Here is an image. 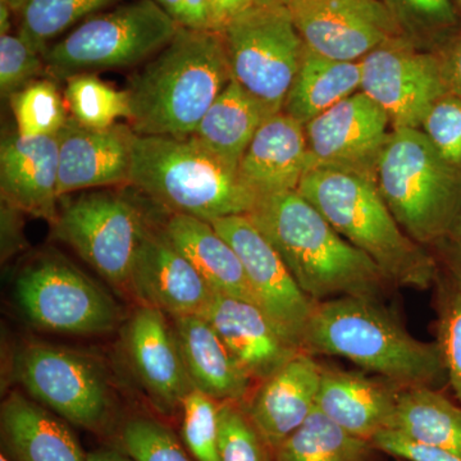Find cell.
Wrapping results in <instances>:
<instances>
[{"mask_svg": "<svg viewBox=\"0 0 461 461\" xmlns=\"http://www.w3.org/2000/svg\"><path fill=\"white\" fill-rule=\"evenodd\" d=\"M302 348L345 357L399 386L447 382L438 345L414 338L381 299L341 296L315 303Z\"/></svg>", "mask_w": 461, "mask_h": 461, "instance_id": "cell-3", "label": "cell"}, {"mask_svg": "<svg viewBox=\"0 0 461 461\" xmlns=\"http://www.w3.org/2000/svg\"><path fill=\"white\" fill-rule=\"evenodd\" d=\"M47 75L44 57L18 33L0 35V93L11 98L26 85Z\"/></svg>", "mask_w": 461, "mask_h": 461, "instance_id": "cell-39", "label": "cell"}, {"mask_svg": "<svg viewBox=\"0 0 461 461\" xmlns=\"http://www.w3.org/2000/svg\"><path fill=\"white\" fill-rule=\"evenodd\" d=\"M218 454L220 461H275V450L251 420L245 402H220Z\"/></svg>", "mask_w": 461, "mask_h": 461, "instance_id": "cell-35", "label": "cell"}, {"mask_svg": "<svg viewBox=\"0 0 461 461\" xmlns=\"http://www.w3.org/2000/svg\"><path fill=\"white\" fill-rule=\"evenodd\" d=\"M132 296L140 305L169 318L204 313L214 291L177 248L165 230L149 224L136 254L131 277Z\"/></svg>", "mask_w": 461, "mask_h": 461, "instance_id": "cell-18", "label": "cell"}, {"mask_svg": "<svg viewBox=\"0 0 461 461\" xmlns=\"http://www.w3.org/2000/svg\"><path fill=\"white\" fill-rule=\"evenodd\" d=\"M168 318L158 309L139 305L124 330V346L149 399L163 414L173 415L195 386Z\"/></svg>", "mask_w": 461, "mask_h": 461, "instance_id": "cell-16", "label": "cell"}, {"mask_svg": "<svg viewBox=\"0 0 461 461\" xmlns=\"http://www.w3.org/2000/svg\"><path fill=\"white\" fill-rule=\"evenodd\" d=\"M436 330L448 384L461 402V287L451 280L439 286Z\"/></svg>", "mask_w": 461, "mask_h": 461, "instance_id": "cell-38", "label": "cell"}, {"mask_svg": "<svg viewBox=\"0 0 461 461\" xmlns=\"http://www.w3.org/2000/svg\"><path fill=\"white\" fill-rule=\"evenodd\" d=\"M14 296L27 321L47 332L93 336L121 320L113 299L74 264L44 256L18 275Z\"/></svg>", "mask_w": 461, "mask_h": 461, "instance_id": "cell-11", "label": "cell"}, {"mask_svg": "<svg viewBox=\"0 0 461 461\" xmlns=\"http://www.w3.org/2000/svg\"><path fill=\"white\" fill-rule=\"evenodd\" d=\"M362 91L395 129H420L430 107L448 93L438 50L405 36L390 39L360 60Z\"/></svg>", "mask_w": 461, "mask_h": 461, "instance_id": "cell-12", "label": "cell"}, {"mask_svg": "<svg viewBox=\"0 0 461 461\" xmlns=\"http://www.w3.org/2000/svg\"><path fill=\"white\" fill-rule=\"evenodd\" d=\"M287 8L305 47L330 59L360 62L403 36L381 0H293Z\"/></svg>", "mask_w": 461, "mask_h": 461, "instance_id": "cell-14", "label": "cell"}, {"mask_svg": "<svg viewBox=\"0 0 461 461\" xmlns=\"http://www.w3.org/2000/svg\"><path fill=\"white\" fill-rule=\"evenodd\" d=\"M180 26L154 0H132L78 23L42 54L54 80L126 68L150 59Z\"/></svg>", "mask_w": 461, "mask_h": 461, "instance_id": "cell-7", "label": "cell"}, {"mask_svg": "<svg viewBox=\"0 0 461 461\" xmlns=\"http://www.w3.org/2000/svg\"><path fill=\"white\" fill-rule=\"evenodd\" d=\"M169 17L184 29L212 30L213 21L206 0H154Z\"/></svg>", "mask_w": 461, "mask_h": 461, "instance_id": "cell-42", "label": "cell"}, {"mask_svg": "<svg viewBox=\"0 0 461 461\" xmlns=\"http://www.w3.org/2000/svg\"><path fill=\"white\" fill-rule=\"evenodd\" d=\"M135 138L129 123L93 129L68 115L58 132L59 198L80 191L130 185Z\"/></svg>", "mask_w": 461, "mask_h": 461, "instance_id": "cell-17", "label": "cell"}, {"mask_svg": "<svg viewBox=\"0 0 461 461\" xmlns=\"http://www.w3.org/2000/svg\"><path fill=\"white\" fill-rule=\"evenodd\" d=\"M86 461H135L126 451L114 448H98L87 454Z\"/></svg>", "mask_w": 461, "mask_h": 461, "instance_id": "cell-47", "label": "cell"}, {"mask_svg": "<svg viewBox=\"0 0 461 461\" xmlns=\"http://www.w3.org/2000/svg\"><path fill=\"white\" fill-rule=\"evenodd\" d=\"M446 254H447L448 269H450V280L461 287V208L453 229L445 239Z\"/></svg>", "mask_w": 461, "mask_h": 461, "instance_id": "cell-46", "label": "cell"}, {"mask_svg": "<svg viewBox=\"0 0 461 461\" xmlns=\"http://www.w3.org/2000/svg\"><path fill=\"white\" fill-rule=\"evenodd\" d=\"M202 315L254 382L268 378L303 351L288 341L262 308L247 300L214 293Z\"/></svg>", "mask_w": 461, "mask_h": 461, "instance_id": "cell-19", "label": "cell"}, {"mask_svg": "<svg viewBox=\"0 0 461 461\" xmlns=\"http://www.w3.org/2000/svg\"><path fill=\"white\" fill-rule=\"evenodd\" d=\"M130 186L171 214L190 215L209 223L251 213L259 200L238 169L191 136L136 133Z\"/></svg>", "mask_w": 461, "mask_h": 461, "instance_id": "cell-5", "label": "cell"}, {"mask_svg": "<svg viewBox=\"0 0 461 461\" xmlns=\"http://www.w3.org/2000/svg\"><path fill=\"white\" fill-rule=\"evenodd\" d=\"M222 238L235 249L257 304L300 350L313 300L303 293L281 257L248 214L230 215L212 222Z\"/></svg>", "mask_w": 461, "mask_h": 461, "instance_id": "cell-13", "label": "cell"}, {"mask_svg": "<svg viewBox=\"0 0 461 461\" xmlns=\"http://www.w3.org/2000/svg\"><path fill=\"white\" fill-rule=\"evenodd\" d=\"M0 461H11L8 459L7 456H5V455H0Z\"/></svg>", "mask_w": 461, "mask_h": 461, "instance_id": "cell-52", "label": "cell"}, {"mask_svg": "<svg viewBox=\"0 0 461 461\" xmlns=\"http://www.w3.org/2000/svg\"><path fill=\"white\" fill-rule=\"evenodd\" d=\"M420 130L442 159L461 173V98L447 93L437 100Z\"/></svg>", "mask_w": 461, "mask_h": 461, "instance_id": "cell-40", "label": "cell"}, {"mask_svg": "<svg viewBox=\"0 0 461 461\" xmlns=\"http://www.w3.org/2000/svg\"><path fill=\"white\" fill-rule=\"evenodd\" d=\"M14 373L33 400L67 423L96 435L111 426L113 397L98 360L59 346L32 342L17 354Z\"/></svg>", "mask_w": 461, "mask_h": 461, "instance_id": "cell-10", "label": "cell"}, {"mask_svg": "<svg viewBox=\"0 0 461 461\" xmlns=\"http://www.w3.org/2000/svg\"><path fill=\"white\" fill-rule=\"evenodd\" d=\"M63 93L68 113L77 122L93 129H105L129 120L126 91L114 89L95 74H78L66 78Z\"/></svg>", "mask_w": 461, "mask_h": 461, "instance_id": "cell-32", "label": "cell"}, {"mask_svg": "<svg viewBox=\"0 0 461 461\" xmlns=\"http://www.w3.org/2000/svg\"><path fill=\"white\" fill-rule=\"evenodd\" d=\"M218 408L220 402L198 388L182 402V444L195 461H220Z\"/></svg>", "mask_w": 461, "mask_h": 461, "instance_id": "cell-37", "label": "cell"}, {"mask_svg": "<svg viewBox=\"0 0 461 461\" xmlns=\"http://www.w3.org/2000/svg\"><path fill=\"white\" fill-rule=\"evenodd\" d=\"M222 33L232 80L269 113H280L306 48L288 8L256 5Z\"/></svg>", "mask_w": 461, "mask_h": 461, "instance_id": "cell-9", "label": "cell"}, {"mask_svg": "<svg viewBox=\"0 0 461 461\" xmlns=\"http://www.w3.org/2000/svg\"><path fill=\"white\" fill-rule=\"evenodd\" d=\"M11 14H14L11 8L5 3L0 2V35L9 33V30H11Z\"/></svg>", "mask_w": 461, "mask_h": 461, "instance_id": "cell-48", "label": "cell"}, {"mask_svg": "<svg viewBox=\"0 0 461 461\" xmlns=\"http://www.w3.org/2000/svg\"><path fill=\"white\" fill-rule=\"evenodd\" d=\"M395 461H411V460L402 459V457H396Z\"/></svg>", "mask_w": 461, "mask_h": 461, "instance_id": "cell-53", "label": "cell"}, {"mask_svg": "<svg viewBox=\"0 0 461 461\" xmlns=\"http://www.w3.org/2000/svg\"><path fill=\"white\" fill-rule=\"evenodd\" d=\"M16 132L21 136H56L68 118L65 96L50 78H38L9 98Z\"/></svg>", "mask_w": 461, "mask_h": 461, "instance_id": "cell-33", "label": "cell"}, {"mask_svg": "<svg viewBox=\"0 0 461 461\" xmlns=\"http://www.w3.org/2000/svg\"><path fill=\"white\" fill-rule=\"evenodd\" d=\"M0 436L2 454L11 461H86L68 423L20 391L2 403Z\"/></svg>", "mask_w": 461, "mask_h": 461, "instance_id": "cell-24", "label": "cell"}, {"mask_svg": "<svg viewBox=\"0 0 461 461\" xmlns=\"http://www.w3.org/2000/svg\"><path fill=\"white\" fill-rule=\"evenodd\" d=\"M293 0H256L257 5H282L287 7Z\"/></svg>", "mask_w": 461, "mask_h": 461, "instance_id": "cell-50", "label": "cell"}, {"mask_svg": "<svg viewBox=\"0 0 461 461\" xmlns=\"http://www.w3.org/2000/svg\"><path fill=\"white\" fill-rule=\"evenodd\" d=\"M194 386L218 402H247L253 379L203 315L171 318Z\"/></svg>", "mask_w": 461, "mask_h": 461, "instance_id": "cell-25", "label": "cell"}, {"mask_svg": "<svg viewBox=\"0 0 461 461\" xmlns=\"http://www.w3.org/2000/svg\"><path fill=\"white\" fill-rule=\"evenodd\" d=\"M230 81L223 33L180 27L130 78L127 121L140 136H190Z\"/></svg>", "mask_w": 461, "mask_h": 461, "instance_id": "cell-2", "label": "cell"}, {"mask_svg": "<svg viewBox=\"0 0 461 461\" xmlns=\"http://www.w3.org/2000/svg\"><path fill=\"white\" fill-rule=\"evenodd\" d=\"M296 191L346 241L371 258L393 286L427 290L437 281L435 259L406 235L372 178L315 168Z\"/></svg>", "mask_w": 461, "mask_h": 461, "instance_id": "cell-4", "label": "cell"}, {"mask_svg": "<svg viewBox=\"0 0 461 461\" xmlns=\"http://www.w3.org/2000/svg\"><path fill=\"white\" fill-rule=\"evenodd\" d=\"M59 141L56 136H21L9 133L0 144L2 202L23 213L57 220Z\"/></svg>", "mask_w": 461, "mask_h": 461, "instance_id": "cell-20", "label": "cell"}, {"mask_svg": "<svg viewBox=\"0 0 461 461\" xmlns=\"http://www.w3.org/2000/svg\"><path fill=\"white\" fill-rule=\"evenodd\" d=\"M323 366L300 351L277 372L259 382L245 408L273 450L317 409Z\"/></svg>", "mask_w": 461, "mask_h": 461, "instance_id": "cell-21", "label": "cell"}, {"mask_svg": "<svg viewBox=\"0 0 461 461\" xmlns=\"http://www.w3.org/2000/svg\"><path fill=\"white\" fill-rule=\"evenodd\" d=\"M248 215L314 303L341 296L379 299L393 286L296 190L259 198Z\"/></svg>", "mask_w": 461, "mask_h": 461, "instance_id": "cell-1", "label": "cell"}, {"mask_svg": "<svg viewBox=\"0 0 461 461\" xmlns=\"http://www.w3.org/2000/svg\"><path fill=\"white\" fill-rule=\"evenodd\" d=\"M214 32H222L240 14L256 5V0H206Z\"/></svg>", "mask_w": 461, "mask_h": 461, "instance_id": "cell-45", "label": "cell"}, {"mask_svg": "<svg viewBox=\"0 0 461 461\" xmlns=\"http://www.w3.org/2000/svg\"><path fill=\"white\" fill-rule=\"evenodd\" d=\"M391 213L421 247L444 242L461 208V173L420 129L391 130L375 169Z\"/></svg>", "mask_w": 461, "mask_h": 461, "instance_id": "cell-6", "label": "cell"}, {"mask_svg": "<svg viewBox=\"0 0 461 461\" xmlns=\"http://www.w3.org/2000/svg\"><path fill=\"white\" fill-rule=\"evenodd\" d=\"M387 430L414 444L461 456V408L436 387L400 388Z\"/></svg>", "mask_w": 461, "mask_h": 461, "instance_id": "cell-29", "label": "cell"}, {"mask_svg": "<svg viewBox=\"0 0 461 461\" xmlns=\"http://www.w3.org/2000/svg\"><path fill=\"white\" fill-rule=\"evenodd\" d=\"M375 451L371 441L346 432L317 408L278 446L275 461H369Z\"/></svg>", "mask_w": 461, "mask_h": 461, "instance_id": "cell-30", "label": "cell"}, {"mask_svg": "<svg viewBox=\"0 0 461 461\" xmlns=\"http://www.w3.org/2000/svg\"><path fill=\"white\" fill-rule=\"evenodd\" d=\"M455 8L457 9V12H459V14H461V0H453Z\"/></svg>", "mask_w": 461, "mask_h": 461, "instance_id": "cell-51", "label": "cell"}, {"mask_svg": "<svg viewBox=\"0 0 461 461\" xmlns=\"http://www.w3.org/2000/svg\"><path fill=\"white\" fill-rule=\"evenodd\" d=\"M0 2L7 5L14 14H21V12L25 8L26 3L29 2V0H0Z\"/></svg>", "mask_w": 461, "mask_h": 461, "instance_id": "cell-49", "label": "cell"}, {"mask_svg": "<svg viewBox=\"0 0 461 461\" xmlns=\"http://www.w3.org/2000/svg\"><path fill=\"white\" fill-rule=\"evenodd\" d=\"M362 91V63L330 59L305 48L282 112L305 124Z\"/></svg>", "mask_w": 461, "mask_h": 461, "instance_id": "cell-28", "label": "cell"}, {"mask_svg": "<svg viewBox=\"0 0 461 461\" xmlns=\"http://www.w3.org/2000/svg\"><path fill=\"white\" fill-rule=\"evenodd\" d=\"M60 202L51 224L54 239L68 245L115 290L132 295L133 263L149 226L140 208L111 190L80 191Z\"/></svg>", "mask_w": 461, "mask_h": 461, "instance_id": "cell-8", "label": "cell"}, {"mask_svg": "<svg viewBox=\"0 0 461 461\" xmlns=\"http://www.w3.org/2000/svg\"><path fill=\"white\" fill-rule=\"evenodd\" d=\"M372 444L379 453L411 461H461V456L441 448L414 444L402 436L384 430L372 439Z\"/></svg>", "mask_w": 461, "mask_h": 461, "instance_id": "cell-41", "label": "cell"}, {"mask_svg": "<svg viewBox=\"0 0 461 461\" xmlns=\"http://www.w3.org/2000/svg\"><path fill=\"white\" fill-rule=\"evenodd\" d=\"M312 169L305 126L280 112L258 130L239 166V175L259 198L295 191Z\"/></svg>", "mask_w": 461, "mask_h": 461, "instance_id": "cell-22", "label": "cell"}, {"mask_svg": "<svg viewBox=\"0 0 461 461\" xmlns=\"http://www.w3.org/2000/svg\"><path fill=\"white\" fill-rule=\"evenodd\" d=\"M438 53L448 93L461 98V26Z\"/></svg>", "mask_w": 461, "mask_h": 461, "instance_id": "cell-44", "label": "cell"}, {"mask_svg": "<svg viewBox=\"0 0 461 461\" xmlns=\"http://www.w3.org/2000/svg\"><path fill=\"white\" fill-rule=\"evenodd\" d=\"M122 0H29L21 12L18 35L44 54L51 41Z\"/></svg>", "mask_w": 461, "mask_h": 461, "instance_id": "cell-31", "label": "cell"}, {"mask_svg": "<svg viewBox=\"0 0 461 461\" xmlns=\"http://www.w3.org/2000/svg\"><path fill=\"white\" fill-rule=\"evenodd\" d=\"M121 442L135 461H195L167 424L149 415L127 420Z\"/></svg>", "mask_w": 461, "mask_h": 461, "instance_id": "cell-36", "label": "cell"}, {"mask_svg": "<svg viewBox=\"0 0 461 461\" xmlns=\"http://www.w3.org/2000/svg\"><path fill=\"white\" fill-rule=\"evenodd\" d=\"M390 127L384 109L357 91L305 124L312 169H339L375 181Z\"/></svg>", "mask_w": 461, "mask_h": 461, "instance_id": "cell-15", "label": "cell"}, {"mask_svg": "<svg viewBox=\"0 0 461 461\" xmlns=\"http://www.w3.org/2000/svg\"><path fill=\"white\" fill-rule=\"evenodd\" d=\"M269 115L262 103L232 80L190 136L239 171L245 151Z\"/></svg>", "mask_w": 461, "mask_h": 461, "instance_id": "cell-27", "label": "cell"}, {"mask_svg": "<svg viewBox=\"0 0 461 461\" xmlns=\"http://www.w3.org/2000/svg\"><path fill=\"white\" fill-rule=\"evenodd\" d=\"M23 212L2 202V257L8 259L25 248Z\"/></svg>", "mask_w": 461, "mask_h": 461, "instance_id": "cell-43", "label": "cell"}, {"mask_svg": "<svg viewBox=\"0 0 461 461\" xmlns=\"http://www.w3.org/2000/svg\"><path fill=\"white\" fill-rule=\"evenodd\" d=\"M395 17L403 36L427 50L429 45L459 26L453 0H381Z\"/></svg>", "mask_w": 461, "mask_h": 461, "instance_id": "cell-34", "label": "cell"}, {"mask_svg": "<svg viewBox=\"0 0 461 461\" xmlns=\"http://www.w3.org/2000/svg\"><path fill=\"white\" fill-rule=\"evenodd\" d=\"M402 387L384 378L323 366L317 408L346 432L372 442L390 429Z\"/></svg>", "mask_w": 461, "mask_h": 461, "instance_id": "cell-23", "label": "cell"}, {"mask_svg": "<svg viewBox=\"0 0 461 461\" xmlns=\"http://www.w3.org/2000/svg\"><path fill=\"white\" fill-rule=\"evenodd\" d=\"M163 230L214 293L257 304L238 253L213 224L190 215L171 214Z\"/></svg>", "mask_w": 461, "mask_h": 461, "instance_id": "cell-26", "label": "cell"}]
</instances>
